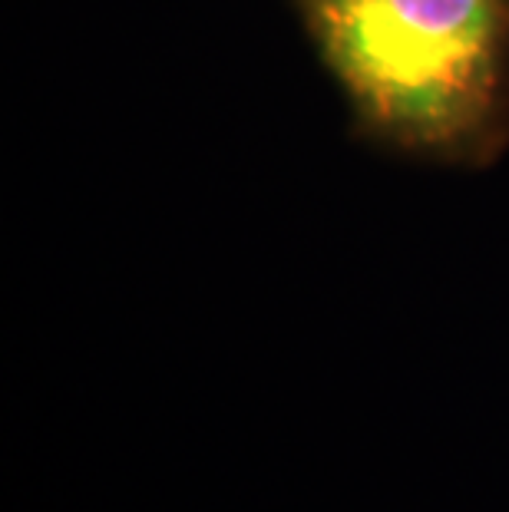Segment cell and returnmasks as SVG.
I'll use <instances>...</instances> for the list:
<instances>
[{"instance_id": "1", "label": "cell", "mask_w": 509, "mask_h": 512, "mask_svg": "<svg viewBox=\"0 0 509 512\" xmlns=\"http://www.w3.org/2000/svg\"><path fill=\"white\" fill-rule=\"evenodd\" d=\"M361 126L407 156L486 166L509 143V0H295Z\"/></svg>"}]
</instances>
